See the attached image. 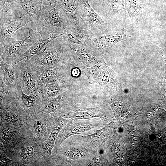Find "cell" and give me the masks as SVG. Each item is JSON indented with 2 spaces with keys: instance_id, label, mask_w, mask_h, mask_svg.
<instances>
[{
  "instance_id": "6da1fadb",
  "label": "cell",
  "mask_w": 166,
  "mask_h": 166,
  "mask_svg": "<svg viewBox=\"0 0 166 166\" xmlns=\"http://www.w3.org/2000/svg\"><path fill=\"white\" fill-rule=\"evenodd\" d=\"M69 61L66 43L57 38L27 62L34 71L37 70L34 73L39 74L49 70H59L60 65Z\"/></svg>"
},
{
  "instance_id": "7a4b0ae2",
  "label": "cell",
  "mask_w": 166,
  "mask_h": 166,
  "mask_svg": "<svg viewBox=\"0 0 166 166\" xmlns=\"http://www.w3.org/2000/svg\"><path fill=\"white\" fill-rule=\"evenodd\" d=\"M25 27L28 31V34L24 39L14 40L12 38L6 43L0 45V59L9 65H16L19 56L26 51L40 36V34L32 28L30 23Z\"/></svg>"
},
{
  "instance_id": "3957f363",
  "label": "cell",
  "mask_w": 166,
  "mask_h": 166,
  "mask_svg": "<svg viewBox=\"0 0 166 166\" xmlns=\"http://www.w3.org/2000/svg\"><path fill=\"white\" fill-rule=\"evenodd\" d=\"M34 20L20 5L11 12L0 16V45L6 43L19 29Z\"/></svg>"
},
{
  "instance_id": "277c9868",
  "label": "cell",
  "mask_w": 166,
  "mask_h": 166,
  "mask_svg": "<svg viewBox=\"0 0 166 166\" xmlns=\"http://www.w3.org/2000/svg\"><path fill=\"white\" fill-rule=\"evenodd\" d=\"M33 28L40 34V36L26 51L19 56L17 64L21 61L28 62L48 43L63 35L66 30L64 28L56 27H46L38 24H35Z\"/></svg>"
},
{
  "instance_id": "5b68a950",
  "label": "cell",
  "mask_w": 166,
  "mask_h": 166,
  "mask_svg": "<svg viewBox=\"0 0 166 166\" xmlns=\"http://www.w3.org/2000/svg\"><path fill=\"white\" fill-rule=\"evenodd\" d=\"M83 28L92 38L105 34L104 22L94 10L88 0H78Z\"/></svg>"
},
{
  "instance_id": "8992f818",
  "label": "cell",
  "mask_w": 166,
  "mask_h": 166,
  "mask_svg": "<svg viewBox=\"0 0 166 166\" xmlns=\"http://www.w3.org/2000/svg\"><path fill=\"white\" fill-rule=\"evenodd\" d=\"M56 8L62 15L66 30L83 31L78 0H57Z\"/></svg>"
},
{
  "instance_id": "52a82bcc",
  "label": "cell",
  "mask_w": 166,
  "mask_h": 166,
  "mask_svg": "<svg viewBox=\"0 0 166 166\" xmlns=\"http://www.w3.org/2000/svg\"><path fill=\"white\" fill-rule=\"evenodd\" d=\"M128 37L129 35L125 30H119L89 39L87 46L101 55L102 53Z\"/></svg>"
},
{
  "instance_id": "ba28073f",
  "label": "cell",
  "mask_w": 166,
  "mask_h": 166,
  "mask_svg": "<svg viewBox=\"0 0 166 166\" xmlns=\"http://www.w3.org/2000/svg\"><path fill=\"white\" fill-rule=\"evenodd\" d=\"M66 43L70 60H73L85 64H96L103 60L101 55L87 46Z\"/></svg>"
},
{
  "instance_id": "9c48e42d",
  "label": "cell",
  "mask_w": 166,
  "mask_h": 166,
  "mask_svg": "<svg viewBox=\"0 0 166 166\" xmlns=\"http://www.w3.org/2000/svg\"><path fill=\"white\" fill-rule=\"evenodd\" d=\"M23 62V61H22ZM24 67L22 69H20V72L18 71V75L20 77V84L19 86L22 87L25 91L29 94L33 96L38 94L40 91H42L40 86L38 84L37 76L30 65L26 66L25 62H23Z\"/></svg>"
},
{
  "instance_id": "30bf717a",
  "label": "cell",
  "mask_w": 166,
  "mask_h": 166,
  "mask_svg": "<svg viewBox=\"0 0 166 166\" xmlns=\"http://www.w3.org/2000/svg\"><path fill=\"white\" fill-rule=\"evenodd\" d=\"M59 12L55 7L46 1L42 7L39 20L37 23L46 27L53 26L65 29L63 19L60 16Z\"/></svg>"
},
{
  "instance_id": "8fae6325",
  "label": "cell",
  "mask_w": 166,
  "mask_h": 166,
  "mask_svg": "<svg viewBox=\"0 0 166 166\" xmlns=\"http://www.w3.org/2000/svg\"><path fill=\"white\" fill-rule=\"evenodd\" d=\"M0 61L1 78L6 86L11 89H14L17 86L18 81V69L15 65H9L1 59Z\"/></svg>"
},
{
  "instance_id": "7c38bea8",
  "label": "cell",
  "mask_w": 166,
  "mask_h": 166,
  "mask_svg": "<svg viewBox=\"0 0 166 166\" xmlns=\"http://www.w3.org/2000/svg\"><path fill=\"white\" fill-rule=\"evenodd\" d=\"M94 6L101 9L108 17L125 9L124 0H90Z\"/></svg>"
},
{
  "instance_id": "4fadbf2b",
  "label": "cell",
  "mask_w": 166,
  "mask_h": 166,
  "mask_svg": "<svg viewBox=\"0 0 166 166\" xmlns=\"http://www.w3.org/2000/svg\"><path fill=\"white\" fill-rule=\"evenodd\" d=\"M58 38L61 40L66 43L86 46H87V42L89 39L92 38L85 30H66L64 34Z\"/></svg>"
},
{
  "instance_id": "5bb4252c",
  "label": "cell",
  "mask_w": 166,
  "mask_h": 166,
  "mask_svg": "<svg viewBox=\"0 0 166 166\" xmlns=\"http://www.w3.org/2000/svg\"><path fill=\"white\" fill-rule=\"evenodd\" d=\"M23 10L38 22L40 19L45 0H19Z\"/></svg>"
},
{
  "instance_id": "9a60e30c",
  "label": "cell",
  "mask_w": 166,
  "mask_h": 166,
  "mask_svg": "<svg viewBox=\"0 0 166 166\" xmlns=\"http://www.w3.org/2000/svg\"><path fill=\"white\" fill-rule=\"evenodd\" d=\"M94 82L105 88L113 86L116 82V78L113 71L107 67L105 63Z\"/></svg>"
},
{
  "instance_id": "2e32d148",
  "label": "cell",
  "mask_w": 166,
  "mask_h": 166,
  "mask_svg": "<svg viewBox=\"0 0 166 166\" xmlns=\"http://www.w3.org/2000/svg\"><path fill=\"white\" fill-rule=\"evenodd\" d=\"M92 127L87 124L69 126L64 129L61 136H59L57 144H60L64 140L70 136L77 134L90 130Z\"/></svg>"
},
{
  "instance_id": "e0dca14e",
  "label": "cell",
  "mask_w": 166,
  "mask_h": 166,
  "mask_svg": "<svg viewBox=\"0 0 166 166\" xmlns=\"http://www.w3.org/2000/svg\"><path fill=\"white\" fill-rule=\"evenodd\" d=\"M39 85L59 82L62 76L59 70H49L36 75Z\"/></svg>"
},
{
  "instance_id": "ac0fdd59",
  "label": "cell",
  "mask_w": 166,
  "mask_h": 166,
  "mask_svg": "<svg viewBox=\"0 0 166 166\" xmlns=\"http://www.w3.org/2000/svg\"><path fill=\"white\" fill-rule=\"evenodd\" d=\"M62 83L58 82L49 84L43 85L45 86L41 87L42 91L44 94L49 97H57L63 92L64 87Z\"/></svg>"
},
{
  "instance_id": "d6986e66",
  "label": "cell",
  "mask_w": 166,
  "mask_h": 166,
  "mask_svg": "<svg viewBox=\"0 0 166 166\" xmlns=\"http://www.w3.org/2000/svg\"><path fill=\"white\" fill-rule=\"evenodd\" d=\"M125 9L130 17H134L141 14L144 8L139 0H124Z\"/></svg>"
},
{
  "instance_id": "ffe728a7",
  "label": "cell",
  "mask_w": 166,
  "mask_h": 166,
  "mask_svg": "<svg viewBox=\"0 0 166 166\" xmlns=\"http://www.w3.org/2000/svg\"><path fill=\"white\" fill-rule=\"evenodd\" d=\"M65 122L66 121L65 120L60 119L56 121L53 124L52 130L46 143L51 149L54 147L58 136L62 128L65 124Z\"/></svg>"
},
{
  "instance_id": "44dd1931",
  "label": "cell",
  "mask_w": 166,
  "mask_h": 166,
  "mask_svg": "<svg viewBox=\"0 0 166 166\" xmlns=\"http://www.w3.org/2000/svg\"><path fill=\"white\" fill-rule=\"evenodd\" d=\"M105 64L103 59L94 65L89 67L81 68V69L87 76L90 81L94 82Z\"/></svg>"
},
{
  "instance_id": "7402d4cb",
  "label": "cell",
  "mask_w": 166,
  "mask_h": 166,
  "mask_svg": "<svg viewBox=\"0 0 166 166\" xmlns=\"http://www.w3.org/2000/svg\"><path fill=\"white\" fill-rule=\"evenodd\" d=\"M64 98V96L61 94L49 102L45 107L46 110L53 113L55 112L59 107Z\"/></svg>"
},
{
  "instance_id": "603a6c76",
  "label": "cell",
  "mask_w": 166,
  "mask_h": 166,
  "mask_svg": "<svg viewBox=\"0 0 166 166\" xmlns=\"http://www.w3.org/2000/svg\"><path fill=\"white\" fill-rule=\"evenodd\" d=\"M18 89L19 91L21 100L23 104L28 108L31 107L34 104V96L25 93L22 88L19 86H18Z\"/></svg>"
},
{
  "instance_id": "cb8c5ba5",
  "label": "cell",
  "mask_w": 166,
  "mask_h": 166,
  "mask_svg": "<svg viewBox=\"0 0 166 166\" xmlns=\"http://www.w3.org/2000/svg\"><path fill=\"white\" fill-rule=\"evenodd\" d=\"M95 117H98L93 113L84 110L76 111L73 113L72 115L73 118L78 119L90 120Z\"/></svg>"
},
{
  "instance_id": "d4e9b609",
  "label": "cell",
  "mask_w": 166,
  "mask_h": 166,
  "mask_svg": "<svg viewBox=\"0 0 166 166\" xmlns=\"http://www.w3.org/2000/svg\"><path fill=\"white\" fill-rule=\"evenodd\" d=\"M113 107L115 112L119 116H124L128 114V111L121 102H116L113 104Z\"/></svg>"
},
{
  "instance_id": "484cf974",
  "label": "cell",
  "mask_w": 166,
  "mask_h": 166,
  "mask_svg": "<svg viewBox=\"0 0 166 166\" xmlns=\"http://www.w3.org/2000/svg\"><path fill=\"white\" fill-rule=\"evenodd\" d=\"M84 151L79 148H75L69 151L67 153L68 157L71 160H77L83 154Z\"/></svg>"
},
{
  "instance_id": "4316f807",
  "label": "cell",
  "mask_w": 166,
  "mask_h": 166,
  "mask_svg": "<svg viewBox=\"0 0 166 166\" xmlns=\"http://www.w3.org/2000/svg\"><path fill=\"white\" fill-rule=\"evenodd\" d=\"M34 131L37 135L42 137L43 134V128L42 123L39 121H36L34 123Z\"/></svg>"
},
{
  "instance_id": "83f0119b",
  "label": "cell",
  "mask_w": 166,
  "mask_h": 166,
  "mask_svg": "<svg viewBox=\"0 0 166 166\" xmlns=\"http://www.w3.org/2000/svg\"><path fill=\"white\" fill-rule=\"evenodd\" d=\"M2 139L5 141H8L11 140L12 135L10 132L7 130H5L3 131L1 134Z\"/></svg>"
},
{
  "instance_id": "f1b7e54d",
  "label": "cell",
  "mask_w": 166,
  "mask_h": 166,
  "mask_svg": "<svg viewBox=\"0 0 166 166\" xmlns=\"http://www.w3.org/2000/svg\"><path fill=\"white\" fill-rule=\"evenodd\" d=\"M34 152V148L31 146H29L26 147L25 150V154L28 157L31 156L33 155Z\"/></svg>"
},
{
  "instance_id": "f546056e",
  "label": "cell",
  "mask_w": 166,
  "mask_h": 166,
  "mask_svg": "<svg viewBox=\"0 0 166 166\" xmlns=\"http://www.w3.org/2000/svg\"><path fill=\"white\" fill-rule=\"evenodd\" d=\"M8 159L5 155H2L0 158L1 163L3 165H6L8 163Z\"/></svg>"
},
{
  "instance_id": "4dcf8cb0",
  "label": "cell",
  "mask_w": 166,
  "mask_h": 166,
  "mask_svg": "<svg viewBox=\"0 0 166 166\" xmlns=\"http://www.w3.org/2000/svg\"><path fill=\"white\" fill-rule=\"evenodd\" d=\"M71 74L74 77H77L80 75V72L79 69L74 68L71 71Z\"/></svg>"
},
{
  "instance_id": "1f68e13d",
  "label": "cell",
  "mask_w": 166,
  "mask_h": 166,
  "mask_svg": "<svg viewBox=\"0 0 166 166\" xmlns=\"http://www.w3.org/2000/svg\"><path fill=\"white\" fill-rule=\"evenodd\" d=\"M166 76L164 78L163 81V90L164 92V95H166Z\"/></svg>"
},
{
  "instance_id": "d6a6232c",
  "label": "cell",
  "mask_w": 166,
  "mask_h": 166,
  "mask_svg": "<svg viewBox=\"0 0 166 166\" xmlns=\"http://www.w3.org/2000/svg\"><path fill=\"white\" fill-rule=\"evenodd\" d=\"M51 6L56 7L57 3V0H45Z\"/></svg>"
}]
</instances>
